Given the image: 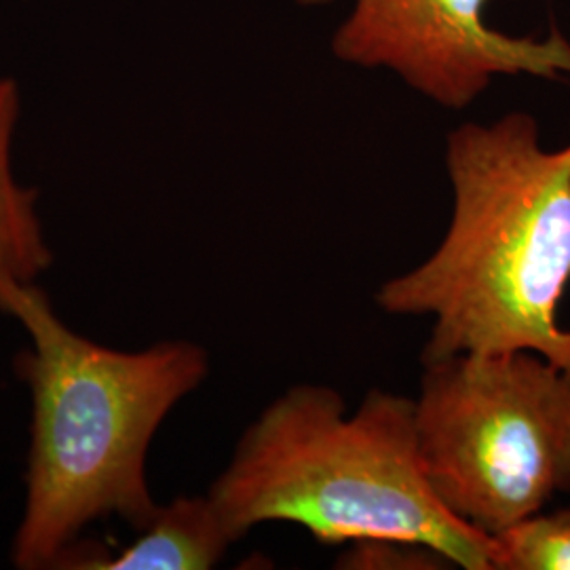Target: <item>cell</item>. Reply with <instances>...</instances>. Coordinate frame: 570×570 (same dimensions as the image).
I'll list each match as a JSON object with an SVG mask.
<instances>
[{
    "mask_svg": "<svg viewBox=\"0 0 570 570\" xmlns=\"http://www.w3.org/2000/svg\"><path fill=\"white\" fill-rule=\"evenodd\" d=\"M446 167V235L381 285L376 303L433 320L423 364L534 351L570 370V330L558 322L570 282V144L543 148L537 121L511 112L454 129Z\"/></svg>",
    "mask_w": 570,
    "mask_h": 570,
    "instance_id": "cell-1",
    "label": "cell"
},
{
    "mask_svg": "<svg viewBox=\"0 0 570 570\" xmlns=\"http://www.w3.org/2000/svg\"><path fill=\"white\" fill-rule=\"evenodd\" d=\"M0 311L30 346L16 372L30 389L26 503L11 560L60 569L89 524L119 515L140 530L157 503L146 456L167 414L209 372L205 348L164 341L142 351L98 345L66 326L35 282L0 273Z\"/></svg>",
    "mask_w": 570,
    "mask_h": 570,
    "instance_id": "cell-2",
    "label": "cell"
},
{
    "mask_svg": "<svg viewBox=\"0 0 570 570\" xmlns=\"http://www.w3.org/2000/svg\"><path fill=\"white\" fill-rule=\"evenodd\" d=\"M209 499L235 541L289 522L322 546L397 537L492 570V537L454 518L429 489L414 400L374 389L348 412L343 393L296 385L245 429Z\"/></svg>",
    "mask_w": 570,
    "mask_h": 570,
    "instance_id": "cell-3",
    "label": "cell"
},
{
    "mask_svg": "<svg viewBox=\"0 0 570 570\" xmlns=\"http://www.w3.org/2000/svg\"><path fill=\"white\" fill-rule=\"evenodd\" d=\"M423 366L421 468L454 518L494 537L570 492V370L534 351Z\"/></svg>",
    "mask_w": 570,
    "mask_h": 570,
    "instance_id": "cell-4",
    "label": "cell"
},
{
    "mask_svg": "<svg viewBox=\"0 0 570 570\" xmlns=\"http://www.w3.org/2000/svg\"><path fill=\"white\" fill-rule=\"evenodd\" d=\"M487 0H353L332 42L338 60L387 68L444 108L461 110L494 77H570V42L510 37L484 20Z\"/></svg>",
    "mask_w": 570,
    "mask_h": 570,
    "instance_id": "cell-5",
    "label": "cell"
},
{
    "mask_svg": "<svg viewBox=\"0 0 570 570\" xmlns=\"http://www.w3.org/2000/svg\"><path fill=\"white\" fill-rule=\"evenodd\" d=\"M140 534L115 556L70 550L60 569L207 570L235 543L209 494L178 497L157 508Z\"/></svg>",
    "mask_w": 570,
    "mask_h": 570,
    "instance_id": "cell-6",
    "label": "cell"
},
{
    "mask_svg": "<svg viewBox=\"0 0 570 570\" xmlns=\"http://www.w3.org/2000/svg\"><path fill=\"white\" fill-rule=\"evenodd\" d=\"M20 115V91L0 79V273L21 282H37L53 254L37 212V190L18 183L11 164L13 134Z\"/></svg>",
    "mask_w": 570,
    "mask_h": 570,
    "instance_id": "cell-7",
    "label": "cell"
},
{
    "mask_svg": "<svg viewBox=\"0 0 570 570\" xmlns=\"http://www.w3.org/2000/svg\"><path fill=\"white\" fill-rule=\"evenodd\" d=\"M492 570H570V508L539 511L494 534Z\"/></svg>",
    "mask_w": 570,
    "mask_h": 570,
    "instance_id": "cell-8",
    "label": "cell"
},
{
    "mask_svg": "<svg viewBox=\"0 0 570 570\" xmlns=\"http://www.w3.org/2000/svg\"><path fill=\"white\" fill-rule=\"evenodd\" d=\"M452 560L421 541L397 537H374L346 543L336 569L351 570H440L452 569Z\"/></svg>",
    "mask_w": 570,
    "mask_h": 570,
    "instance_id": "cell-9",
    "label": "cell"
},
{
    "mask_svg": "<svg viewBox=\"0 0 570 570\" xmlns=\"http://www.w3.org/2000/svg\"><path fill=\"white\" fill-rule=\"evenodd\" d=\"M301 4H324V2H332V0H298Z\"/></svg>",
    "mask_w": 570,
    "mask_h": 570,
    "instance_id": "cell-10",
    "label": "cell"
}]
</instances>
